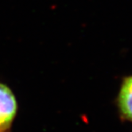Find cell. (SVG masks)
<instances>
[{
    "label": "cell",
    "instance_id": "2",
    "mask_svg": "<svg viewBox=\"0 0 132 132\" xmlns=\"http://www.w3.org/2000/svg\"><path fill=\"white\" fill-rule=\"evenodd\" d=\"M119 103L122 114L132 119V77L127 78L122 84Z\"/></svg>",
    "mask_w": 132,
    "mask_h": 132
},
{
    "label": "cell",
    "instance_id": "1",
    "mask_svg": "<svg viewBox=\"0 0 132 132\" xmlns=\"http://www.w3.org/2000/svg\"><path fill=\"white\" fill-rule=\"evenodd\" d=\"M18 103L13 92L0 83V132H5L15 118Z\"/></svg>",
    "mask_w": 132,
    "mask_h": 132
}]
</instances>
